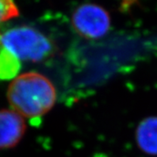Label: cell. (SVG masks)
I'll use <instances>...</instances> for the list:
<instances>
[{
	"instance_id": "5b68a950",
	"label": "cell",
	"mask_w": 157,
	"mask_h": 157,
	"mask_svg": "<svg viewBox=\"0 0 157 157\" xmlns=\"http://www.w3.org/2000/svg\"><path fill=\"white\" fill-rule=\"evenodd\" d=\"M135 140L141 151L148 155H157V116L145 118L135 131Z\"/></svg>"
},
{
	"instance_id": "8992f818",
	"label": "cell",
	"mask_w": 157,
	"mask_h": 157,
	"mask_svg": "<svg viewBox=\"0 0 157 157\" xmlns=\"http://www.w3.org/2000/svg\"><path fill=\"white\" fill-rule=\"evenodd\" d=\"M20 68V60L0 46V79H14Z\"/></svg>"
},
{
	"instance_id": "52a82bcc",
	"label": "cell",
	"mask_w": 157,
	"mask_h": 157,
	"mask_svg": "<svg viewBox=\"0 0 157 157\" xmlns=\"http://www.w3.org/2000/svg\"><path fill=\"white\" fill-rule=\"evenodd\" d=\"M19 15L17 5L11 0H0V25Z\"/></svg>"
},
{
	"instance_id": "6da1fadb",
	"label": "cell",
	"mask_w": 157,
	"mask_h": 157,
	"mask_svg": "<svg viewBox=\"0 0 157 157\" xmlns=\"http://www.w3.org/2000/svg\"><path fill=\"white\" fill-rule=\"evenodd\" d=\"M11 109L24 118L35 119L46 114L54 107L57 91L47 77L37 72H27L12 79L7 89Z\"/></svg>"
},
{
	"instance_id": "3957f363",
	"label": "cell",
	"mask_w": 157,
	"mask_h": 157,
	"mask_svg": "<svg viewBox=\"0 0 157 157\" xmlns=\"http://www.w3.org/2000/svg\"><path fill=\"white\" fill-rule=\"evenodd\" d=\"M71 24L75 33L80 37L86 39H99L109 32L111 17L102 6L86 3L73 11Z\"/></svg>"
},
{
	"instance_id": "7a4b0ae2",
	"label": "cell",
	"mask_w": 157,
	"mask_h": 157,
	"mask_svg": "<svg viewBox=\"0 0 157 157\" xmlns=\"http://www.w3.org/2000/svg\"><path fill=\"white\" fill-rule=\"evenodd\" d=\"M0 46L20 61H42L52 56L55 50L48 37L28 25L13 27L0 33Z\"/></svg>"
},
{
	"instance_id": "277c9868",
	"label": "cell",
	"mask_w": 157,
	"mask_h": 157,
	"mask_svg": "<svg viewBox=\"0 0 157 157\" xmlns=\"http://www.w3.org/2000/svg\"><path fill=\"white\" fill-rule=\"evenodd\" d=\"M26 130L25 119L12 109L0 110V149L11 148L21 140Z\"/></svg>"
}]
</instances>
